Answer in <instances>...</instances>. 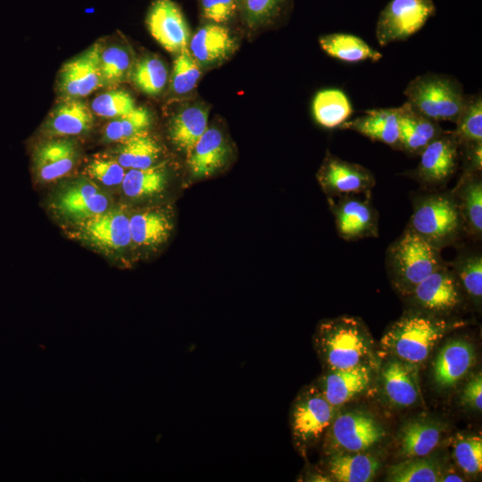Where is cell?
I'll return each instance as SVG.
<instances>
[{"label": "cell", "mask_w": 482, "mask_h": 482, "mask_svg": "<svg viewBox=\"0 0 482 482\" xmlns=\"http://www.w3.org/2000/svg\"><path fill=\"white\" fill-rule=\"evenodd\" d=\"M404 95L407 103L426 118L436 122L454 123L467 96L454 78L430 72L411 80Z\"/></svg>", "instance_id": "cell-4"}, {"label": "cell", "mask_w": 482, "mask_h": 482, "mask_svg": "<svg viewBox=\"0 0 482 482\" xmlns=\"http://www.w3.org/2000/svg\"><path fill=\"white\" fill-rule=\"evenodd\" d=\"M408 295L421 311L436 315L453 311L461 300L460 285L445 264L419 283Z\"/></svg>", "instance_id": "cell-12"}, {"label": "cell", "mask_w": 482, "mask_h": 482, "mask_svg": "<svg viewBox=\"0 0 482 482\" xmlns=\"http://www.w3.org/2000/svg\"><path fill=\"white\" fill-rule=\"evenodd\" d=\"M247 22L258 25L276 17L287 0H241Z\"/></svg>", "instance_id": "cell-45"}, {"label": "cell", "mask_w": 482, "mask_h": 482, "mask_svg": "<svg viewBox=\"0 0 482 482\" xmlns=\"http://www.w3.org/2000/svg\"><path fill=\"white\" fill-rule=\"evenodd\" d=\"M130 77L139 90L149 96H157L167 84L168 71L161 59L146 56L134 65Z\"/></svg>", "instance_id": "cell-38"}, {"label": "cell", "mask_w": 482, "mask_h": 482, "mask_svg": "<svg viewBox=\"0 0 482 482\" xmlns=\"http://www.w3.org/2000/svg\"><path fill=\"white\" fill-rule=\"evenodd\" d=\"M187 155L193 177L202 179L214 174L228 158V146L222 133L215 128H208Z\"/></svg>", "instance_id": "cell-22"}, {"label": "cell", "mask_w": 482, "mask_h": 482, "mask_svg": "<svg viewBox=\"0 0 482 482\" xmlns=\"http://www.w3.org/2000/svg\"><path fill=\"white\" fill-rule=\"evenodd\" d=\"M318 179L324 191L336 196L369 193L376 183L367 168L332 154L327 155Z\"/></svg>", "instance_id": "cell-14"}, {"label": "cell", "mask_w": 482, "mask_h": 482, "mask_svg": "<svg viewBox=\"0 0 482 482\" xmlns=\"http://www.w3.org/2000/svg\"><path fill=\"white\" fill-rule=\"evenodd\" d=\"M234 46L235 39L229 29L212 23L196 30L189 40L187 49L198 63L208 65L225 59Z\"/></svg>", "instance_id": "cell-26"}, {"label": "cell", "mask_w": 482, "mask_h": 482, "mask_svg": "<svg viewBox=\"0 0 482 482\" xmlns=\"http://www.w3.org/2000/svg\"><path fill=\"white\" fill-rule=\"evenodd\" d=\"M131 95L124 90H109L96 96L90 109L96 116L114 119L124 115L136 108Z\"/></svg>", "instance_id": "cell-42"}, {"label": "cell", "mask_w": 482, "mask_h": 482, "mask_svg": "<svg viewBox=\"0 0 482 482\" xmlns=\"http://www.w3.org/2000/svg\"><path fill=\"white\" fill-rule=\"evenodd\" d=\"M473 346L463 339L446 343L433 363L436 383L443 388L454 386L469 372L474 364Z\"/></svg>", "instance_id": "cell-20"}, {"label": "cell", "mask_w": 482, "mask_h": 482, "mask_svg": "<svg viewBox=\"0 0 482 482\" xmlns=\"http://www.w3.org/2000/svg\"><path fill=\"white\" fill-rule=\"evenodd\" d=\"M453 458L464 473L478 475L482 470V439L478 436H461L453 443Z\"/></svg>", "instance_id": "cell-43"}, {"label": "cell", "mask_w": 482, "mask_h": 482, "mask_svg": "<svg viewBox=\"0 0 482 482\" xmlns=\"http://www.w3.org/2000/svg\"><path fill=\"white\" fill-rule=\"evenodd\" d=\"M372 371L367 363L342 370H327L314 384L326 400L339 407L365 391L371 381Z\"/></svg>", "instance_id": "cell-17"}, {"label": "cell", "mask_w": 482, "mask_h": 482, "mask_svg": "<svg viewBox=\"0 0 482 482\" xmlns=\"http://www.w3.org/2000/svg\"><path fill=\"white\" fill-rule=\"evenodd\" d=\"M442 475L438 463L428 458L414 457L392 465L387 472L391 482H437Z\"/></svg>", "instance_id": "cell-37"}, {"label": "cell", "mask_w": 482, "mask_h": 482, "mask_svg": "<svg viewBox=\"0 0 482 482\" xmlns=\"http://www.w3.org/2000/svg\"><path fill=\"white\" fill-rule=\"evenodd\" d=\"M78 156L74 142L67 138L41 144L33 154V170L41 181L59 179L73 169Z\"/></svg>", "instance_id": "cell-18"}, {"label": "cell", "mask_w": 482, "mask_h": 482, "mask_svg": "<svg viewBox=\"0 0 482 482\" xmlns=\"http://www.w3.org/2000/svg\"><path fill=\"white\" fill-rule=\"evenodd\" d=\"M78 225L80 237L102 249L120 251L131 243L129 217L123 211L107 210Z\"/></svg>", "instance_id": "cell-16"}, {"label": "cell", "mask_w": 482, "mask_h": 482, "mask_svg": "<svg viewBox=\"0 0 482 482\" xmlns=\"http://www.w3.org/2000/svg\"><path fill=\"white\" fill-rule=\"evenodd\" d=\"M208 129V112L200 106H188L178 112L169 127L170 140L187 154Z\"/></svg>", "instance_id": "cell-30"}, {"label": "cell", "mask_w": 482, "mask_h": 482, "mask_svg": "<svg viewBox=\"0 0 482 482\" xmlns=\"http://www.w3.org/2000/svg\"><path fill=\"white\" fill-rule=\"evenodd\" d=\"M453 131L460 147L482 144V98L480 94L467 96Z\"/></svg>", "instance_id": "cell-35"}, {"label": "cell", "mask_w": 482, "mask_h": 482, "mask_svg": "<svg viewBox=\"0 0 482 482\" xmlns=\"http://www.w3.org/2000/svg\"><path fill=\"white\" fill-rule=\"evenodd\" d=\"M453 274L467 295L478 303L482 296V257L480 253L460 255L453 262Z\"/></svg>", "instance_id": "cell-40"}, {"label": "cell", "mask_w": 482, "mask_h": 482, "mask_svg": "<svg viewBox=\"0 0 482 482\" xmlns=\"http://www.w3.org/2000/svg\"><path fill=\"white\" fill-rule=\"evenodd\" d=\"M204 17L220 24L228 21L237 11V0H201Z\"/></svg>", "instance_id": "cell-46"}, {"label": "cell", "mask_w": 482, "mask_h": 482, "mask_svg": "<svg viewBox=\"0 0 482 482\" xmlns=\"http://www.w3.org/2000/svg\"><path fill=\"white\" fill-rule=\"evenodd\" d=\"M442 427L429 420L406 422L398 434L400 454L405 458L425 457L439 444Z\"/></svg>", "instance_id": "cell-28"}, {"label": "cell", "mask_w": 482, "mask_h": 482, "mask_svg": "<svg viewBox=\"0 0 482 482\" xmlns=\"http://www.w3.org/2000/svg\"><path fill=\"white\" fill-rule=\"evenodd\" d=\"M459 148L453 132H444L420 153L415 176L428 185L445 182L457 168Z\"/></svg>", "instance_id": "cell-15"}, {"label": "cell", "mask_w": 482, "mask_h": 482, "mask_svg": "<svg viewBox=\"0 0 482 482\" xmlns=\"http://www.w3.org/2000/svg\"><path fill=\"white\" fill-rule=\"evenodd\" d=\"M126 170L114 157L95 158L86 167L90 178L108 187L121 185Z\"/></svg>", "instance_id": "cell-44"}, {"label": "cell", "mask_w": 482, "mask_h": 482, "mask_svg": "<svg viewBox=\"0 0 482 482\" xmlns=\"http://www.w3.org/2000/svg\"><path fill=\"white\" fill-rule=\"evenodd\" d=\"M335 418V408L316 386H304L295 397L290 412L294 445L305 453L326 432Z\"/></svg>", "instance_id": "cell-6"}, {"label": "cell", "mask_w": 482, "mask_h": 482, "mask_svg": "<svg viewBox=\"0 0 482 482\" xmlns=\"http://www.w3.org/2000/svg\"><path fill=\"white\" fill-rule=\"evenodd\" d=\"M54 207L63 219L79 223L107 211L109 200L93 181L81 178L59 190Z\"/></svg>", "instance_id": "cell-10"}, {"label": "cell", "mask_w": 482, "mask_h": 482, "mask_svg": "<svg viewBox=\"0 0 482 482\" xmlns=\"http://www.w3.org/2000/svg\"><path fill=\"white\" fill-rule=\"evenodd\" d=\"M461 402L464 405L475 409L482 408V377L481 373L471 378L464 387L461 395Z\"/></svg>", "instance_id": "cell-47"}, {"label": "cell", "mask_w": 482, "mask_h": 482, "mask_svg": "<svg viewBox=\"0 0 482 482\" xmlns=\"http://www.w3.org/2000/svg\"><path fill=\"white\" fill-rule=\"evenodd\" d=\"M312 108L315 120L327 129L340 127L348 120L353 111L347 96L338 88L319 91L313 98Z\"/></svg>", "instance_id": "cell-32"}, {"label": "cell", "mask_w": 482, "mask_h": 482, "mask_svg": "<svg viewBox=\"0 0 482 482\" xmlns=\"http://www.w3.org/2000/svg\"><path fill=\"white\" fill-rule=\"evenodd\" d=\"M414 365L397 358L384 363L380 370L381 385L388 401L397 407L416 403L419 388Z\"/></svg>", "instance_id": "cell-21"}, {"label": "cell", "mask_w": 482, "mask_h": 482, "mask_svg": "<svg viewBox=\"0 0 482 482\" xmlns=\"http://www.w3.org/2000/svg\"><path fill=\"white\" fill-rule=\"evenodd\" d=\"M444 132L438 122L421 115L407 102L400 106L398 149L412 154H420L428 144Z\"/></svg>", "instance_id": "cell-23"}, {"label": "cell", "mask_w": 482, "mask_h": 482, "mask_svg": "<svg viewBox=\"0 0 482 482\" xmlns=\"http://www.w3.org/2000/svg\"><path fill=\"white\" fill-rule=\"evenodd\" d=\"M408 227L439 249L450 245L462 229L453 195L436 194L419 199Z\"/></svg>", "instance_id": "cell-5"}, {"label": "cell", "mask_w": 482, "mask_h": 482, "mask_svg": "<svg viewBox=\"0 0 482 482\" xmlns=\"http://www.w3.org/2000/svg\"><path fill=\"white\" fill-rule=\"evenodd\" d=\"M359 195L339 196L331 204L338 235L347 241L378 236V213L370 195L360 197Z\"/></svg>", "instance_id": "cell-11"}, {"label": "cell", "mask_w": 482, "mask_h": 482, "mask_svg": "<svg viewBox=\"0 0 482 482\" xmlns=\"http://www.w3.org/2000/svg\"><path fill=\"white\" fill-rule=\"evenodd\" d=\"M464 479L459 476L458 474H455L453 472H447L445 475H441L440 481L443 482H462Z\"/></svg>", "instance_id": "cell-48"}, {"label": "cell", "mask_w": 482, "mask_h": 482, "mask_svg": "<svg viewBox=\"0 0 482 482\" xmlns=\"http://www.w3.org/2000/svg\"><path fill=\"white\" fill-rule=\"evenodd\" d=\"M166 182L165 168L162 164H155L145 169L127 170L120 186L127 196L144 198L162 192Z\"/></svg>", "instance_id": "cell-34"}, {"label": "cell", "mask_w": 482, "mask_h": 482, "mask_svg": "<svg viewBox=\"0 0 482 482\" xmlns=\"http://www.w3.org/2000/svg\"><path fill=\"white\" fill-rule=\"evenodd\" d=\"M328 454V472L338 482L370 481L380 468L379 461L364 452H334Z\"/></svg>", "instance_id": "cell-27"}, {"label": "cell", "mask_w": 482, "mask_h": 482, "mask_svg": "<svg viewBox=\"0 0 482 482\" xmlns=\"http://www.w3.org/2000/svg\"><path fill=\"white\" fill-rule=\"evenodd\" d=\"M169 214L161 209H147L129 217L131 242L138 246L154 247L165 242L172 230Z\"/></svg>", "instance_id": "cell-29"}, {"label": "cell", "mask_w": 482, "mask_h": 482, "mask_svg": "<svg viewBox=\"0 0 482 482\" xmlns=\"http://www.w3.org/2000/svg\"><path fill=\"white\" fill-rule=\"evenodd\" d=\"M386 264L392 282L404 295L444 265L440 249L409 227L388 248Z\"/></svg>", "instance_id": "cell-3"}, {"label": "cell", "mask_w": 482, "mask_h": 482, "mask_svg": "<svg viewBox=\"0 0 482 482\" xmlns=\"http://www.w3.org/2000/svg\"><path fill=\"white\" fill-rule=\"evenodd\" d=\"M131 54L122 46H102L100 71L103 86H113L127 80L133 70Z\"/></svg>", "instance_id": "cell-36"}, {"label": "cell", "mask_w": 482, "mask_h": 482, "mask_svg": "<svg viewBox=\"0 0 482 482\" xmlns=\"http://www.w3.org/2000/svg\"><path fill=\"white\" fill-rule=\"evenodd\" d=\"M161 154L157 141L146 131L120 142L114 158L126 170L145 169L156 164Z\"/></svg>", "instance_id": "cell-33"}, {"label": "cell", "mask_w": 482, "mask_h": 482, "mask_svg": "<svg viewBox=\"0 0 482 482\" xmlns=\"http://www.w3.org/2000/svg\"><path fill=\"white\" fill-rule=\"evenodd\" d=\"M339 128L355 131L371 140L398 149L400 107L368 110L362 116L345 121Z\"/></svg>", "instance_id": "cell-19"}, {"label": "cell", "mask_w": 482, "mask_h": 482, "mask_svg": "<svg viewBox=\"0 0 482 482\" xmlns=\"http://www.w3.org/2000/svg\"><path fill=\"white\" fill-rule=\"evenodd\" d=\"M451 325L438 315L424 311L404 313L381 338L382 350L416 365L423 362Z\"/></svg>", "instance_id": "cell-2"}, {"label": "cell", "mask_w": 482, "mask_h": 482, "mask_svg": "<svg viewBox=\"0 0 482 482\" xmlns=\"http://www.w3.org/2000/svg\"><path fill=\"white\" fill-rule=\"evenodd\" d=\"M461 219L462 228L477 238L482 233V182L480 172L465 170L452 194Z\"/></svg>", "instance_id": "cell-25"}, {"label": "cell", "mask_w": 482, "mask_h": 482, "mask_svg": "<svg viewBox=\"0 0 482 482\" xmlns=\"http://www.w3.org/2000/svg\"><path fill=\"white\" fill-rule=\"evenodd\" d=\"M321 49L329 56L345 62H360L367 60L378 62L382 54L362 38L346 33H332L319 39Z\"/></svg>", "instance_id": "cell-31"}, {"label": "cell", "mask_w": 482, "mask_h": 482, "mask_svg": "<svg viewBox=\"0 0 482 482\" xmlns=\"http://www.w3.org/2000/svg\"><path fill=\"white\" fill-rule=\"evenodd\" d=\"M152 37L168 52L179 54L187 48L190 30L179 6L171 0H155L146 17Z\"/></svg>", "instance_id": "cell-13"}, {"label": "cell", "mask_w": 482, "mask_h": 482, "mask_svg": "<svg viewBox=\"0 0 482 482\" xmlns=\"http://www.w3.org/2000/svg\"><path fill=\"white\" fill-rule=\"evenodd\" d=\"M373 340L362 320L340 316L321 321L313 336V345L327 370L351 368L367 360Z\"/></svg>", "instance_id": "cell-1"}, {"label": "cell", "mask_w": 482, "mask_h": 482, "mask_svg": "<svg viewBox=\"0 0 482 482\" xmlns=\"http://www.w3.org/2000/svg\"><path fill=\"white\" fill-rule=\"evenodd\" d=\"M325 433L328 453L364 452L385 436V430L378 420L361 411H347L335 417Z\"/></svg>", "instance_id": "cell-8"}, {"label": "cell", "mask_w": 482, "mask_h": 482, "mask_svg": "<svg viewBox=\"0 0 482 482\" xmlns=\"http://www.w3.org/2000/svg\"><path fill=\"white\" fill-rule=\"evenodd\" d=\"M151 125V115L145 107L112 119L104 128V138L108 142H123L137 134L146 131Z\"/></svg>", "instance_id": "cell-39"}, {"label": "cell", "mask_w": 482, "mask_h": 482, "mask_svg": "<svg viewBox=\"0 0 482 482\" xmlns=\"http://www.w3.org/2000/svg\"><path fill=\"white\" fill-rule=\"evenodd\" d=\"M436 12L432 0H390L380 12L376 38L381 46L417 33Z\"/></svg>", "instance_id": "cell-7"}, {"label": "cell", "mask_w": 482, "mask_h": 482, "mask_svg": "<svg viewBox=\"0 0 482 482\" xmlns=\"http://www.w3.org/2000/svg\"><path fill=\"white\" fill-rule=\"evenodd\" d=\"M102 46L100 42H96L62 65L58 74L57 88L64 99H80L103 87L100 71Z\"/></svg>", "instance_id": "cell-9"}, {"label": "cell", "mask_w": 482, "mask_h": 482, "mask_svg": "<svg viewBox=\"0 0 482 482\" xmlns=\"http://www.w3.org/2000/svg\"><path fill=\"white\" fill-rule=\"evenodd\" d=\"M200 76L198 62L186 48L179 53L174 60L170 76L171 90L178 95L187 94L196 86Z\"/></svg>", "instance_id": "cell-41"}, {"label": "cell", "mask_w": 482, "mask_h": 482, "mask_svg": "<svg viewBox=\"0 0 482 482\" xmlns=\"http://www.w3.org/2000/svg\"><path fill=\"white\" fill-rule=\"evenodd\" d=\"M94 116L90 108L79 99H65L48 115L45 132L54 137H72L90 130Z\"/></svg>", "instance_id": "cell-24"}]
</instances>
